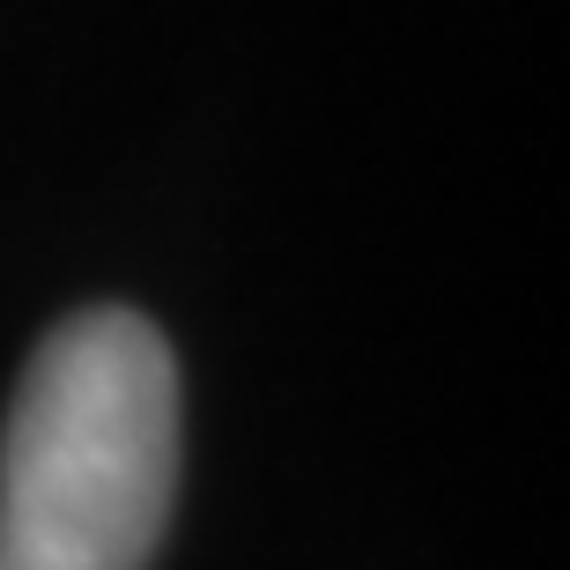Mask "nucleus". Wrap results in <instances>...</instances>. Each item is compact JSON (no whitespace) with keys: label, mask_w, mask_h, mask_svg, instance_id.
I'll return each mask as SVG.
<instances>
[{"label":"nucleus","mask_w":570,"mask_h":570,"mask_svg":"<svg viewBox=\"0 0 570 570\" xmlns=\"http://www.w3.org/2000/svg\"><path fill=\"white\" fill-rule=\"evenodd\" d=\"M178 489V363L141 312L45 334L0 430V570H148Z\"/></svg>","instance_id":"nucleus-1"}]
</instances>
